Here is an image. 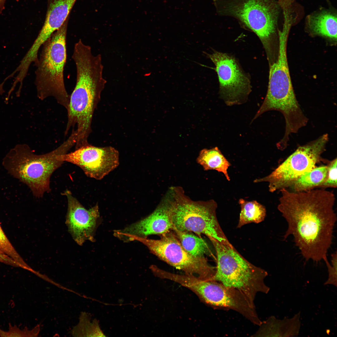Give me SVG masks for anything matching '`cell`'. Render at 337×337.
I'll return each instance as SVG.
<instances>
[{
    "label": "cell",
    "mask_w": 337,
    "mask_h": 337,
    "mask_svg": "<svg viewBox=\"0 0 337 337\" xmlns=\"http://www.w3.org/2000/svg\"><path fill=\"white\" fill-rule=\"evenodd\" d=\"M281 190L277 208L288 224L284 239L292 235L306 260L324 261L332 243L337 220L335 195L323 189L295 192L285 188Z\"/></svg>",
    "instance_id": "6da1fadb"
},
{
    "label": "cell",
    "mask_w": 337,
    "mask_h": 337,
    "mask_svg": "<svg viewBox=\"0 0 337 337\" xmlns=\"http://www.w3.org/2000/svg\"><path fill=\"white\" fill-rule=\"evenodd\" d=\"M72 58L76 66V81L66 109L65 134L76 126V142L83 144L88 142L94 112L106 81L103 76L101 56L93 55L90 48L75 47Z\"/></svg>",
    "instance_id": "7a4b0ae2"
},
{
    "label": "cell",
    "mask_w": 337,
    "mask_h": 337,
    "mask_svg": "<svg viewBox=\"0 0 337 337\" xmlns=\"http://www.w3.org/2000/svg\"><path fill=\"white\" fill-rule=\"evenodd\" d=\"M76 134L72 130L67 139L55 149L46 154H35L26 144L18 145L5 156L3 164L11 175L27 185L33 194L42 197L49 192L53 172L63 163L59 155L65 154L75 145Z\"/></svg>",
    "instance_id": "3957f363"
},
{
    "label": "cell",
    "mask_w": 337,
    "mask_h": 337,
    "mask_svg": "<svg viewBox=\"0 0 337 337\" xmlns=\"http://www.w3.org/2000/svg\"><path fill=\"white\" fill-rule=\"evenodd\" d=\"M215 250L217 266L213 280L244 294L252 303L257 293L267 294L270 288L265 283V270L244 258L230 243L209 238Z\"/></svg>",
    "instance_id": "277c9868"
},
{
    "label": "cell",
    "mask_w": 337,
    "mask_h": 337,
    "mask_svg": "<svg viewBox=\"0 0 337 337\" xmlns=\"http://www.w3.org/2000/svg\"><path fill=\"white\" fill-rule=\"evenodd\" d=\"M165 199L169 208L173 229L203 234L223 243H229L218 223L217 203L213 200L194 201L187 196L182 188H170Z\"/></svg>",
    "instance_id": "5b68a950"
},
{
    "label": "cell",
    "mask_w": 337,
    "mask_h": 337,
    "mask_svg": "<svg viewBox=\"0 0 337 337\" xmlns=\"http://www.w3.org/2000/svg\"><path fill=\"white\" fill-rule=\"evenodd\" d=\"M68 18L43 44L36 66V85L41 100L53 97L67 109L70 95L65 88L63 71L66 61V37Z\"/></svg>",
    "instance_id": "8992f818"
},
{
    "label": "cell",
    "mask_w": 337,
    "mask_h": 337,
    "mask_svg": "<svg viewBox=\"0 0 337 337\" xmlns=\"http://www.w3.org/2000/svg\"><path fill=\"white\" fill-rule=\"evenodd\" d=\"M220 16L232 17L255 33L266 49L276 33L279 7L275 0H213Z\"/></svg>",
    "instance_id": "52a82bcc"
},
{
    "label": "cell",
    "mask_w": 337,
    "mask_h": 337,
    "mask_svg": "<svg viewBox=\"0 0 337 337\" xmlns=\"http://www.w3.org/2000/svg\"><path fill=\"white\" fill-rule=\"evenodd\" d=\"M159 239L135 237L146 246L151 252L160 259L185 275L206 280H213L215 268L205 257L193 256L182 246L173 230L159 235Z\"/></svg>",
    "instance_id": "ba28073f"
},
{
    "label": "cell",
    "mask_w": 337,
    "mask_h": 337,
    "mask_svg": "<svg viewBox=\"0 0 337 337\" xmlns=\"http://www.w3.org/2000/svg\"><path fill=\"white\" fill-rule=\"evenodd\" d=\"M328 139L326 134L300 146L270 174L255 179L254 182H268L271 192L292 185L300 177L315 168Z\"/></svg>",
    "instance_id": "9c48e42d"
},
{
    "label": "cell",
    "mask_w": 337,
    "mask_h": 337,
    "mask_svg": "<svg viewBox=\"0 0 337 337\" xmlns=\"http://www.w3.org/2000/svg\"><path fill=\"white\" fill-rule=\"evenodd\" d=\"M287 43L286 38L279 39L278 57L270 66L267 94L261 105L266 110H276L284 114L295 111L299 106L294 91L289 69Z\"/></svg>",
    "instance_id": "30bf717a"
},
{
    "label": "cell",
    "mask_w": 337,
    "mask_h": 337,
    "mask_svg": "<svg viewBox=\"0 0 337 337\" xmlns=\"http://www.w3.org/2000/svg\"><path fill=\"white\" fill-rule=\"evenodd\" d=\"M206 55L215 66L220 97L228 106L245 102L251 90L250 82L235 59L227 54L216 51Z\"/></svg>",
    "instance_id": "8fae6325"
},
{
    "label": "cell",
    "mask_w": 337,
    "mask_h": 337,
    "mask_svg": "<svg viewBox=\"0 0 337 337\" xmlns=\"http://www.w3.org/2000/svg\"><path fill=\"white\" fill-rule=\"evenodd\" d=\"M58 159L78 166L87 176L97 180L102 179L119 164V153L114 148L89 144L60 155Z\"/></svg>",
    "instance_id": "7c38bea8"
},
{
    "label": "cell",
    "mask_w": 337,
    "mask_h": 337,
    "mask_svg": "<svg viewBox=\"0 0 337 337\" xmlns=\"http://www.w3.org/2000/svg\"><path fill=\"white\" fill-rule=\"evenodd\" d=\"M199 298L203 302L213 307L238 312L255 325L259 326L261 323L255 304L244 294L236 289L227 287L216 281H205Z\"/></svg>",
    "instance_id": "4fadbf2b"
},
{
    "label": "cell",
    "mask_w": 337,
    "mask_h": 337,
    "mask_svg": "<svg viewBox=\"0 0 337 337\" xmlns=\"http://www.w3.org/2000/svg\"><path fill=\"white\" fill-rule=\"evenodd\" d=\"M67 200L66 223L75 241L80 245L87 240L92 241L99 217L98 205L87 209L69 190L63 194Z\"/></svg>",
    "instance_id": "5bb4252c"
},
{
    "label": "cell",
    "mask_w": 337,
    "mask_h": 337,
    "mask_svg": "<svg viewBox=\"0 0 337 337\" xmlns=\"http://www.w3.org/2000/svg\"><path fill=\"white\" fill-rule=\"evenodd\" d=\"M173 229L168 204L164 199L150 215L123 230L115 231V236L124 241H132L135 237H147L159 235Z\"/></svg>",
    "instance_id": "9a60e30c"
},
{
    "label": "cell",
    "mask_w": 337,
    "mask_h": 337,
    "mask_svg": "<svg viewBox=\"0 0 337 337\" xmlns=\"http://www.w3.org/2000/svg\"><path fill=\"white\" fill-rule=\"evenodd\" d=\"M76 0H48L45 21L38 35L41 41L47 40L62 26Z\"/></svg>",
    "instance_id": "2e32d148"
},
{
    "label": "cell",
    "mask_w": 337,
    "mask_h": 337,
    "mask_svg": "<svg viewBox=\"0 0 337 337\" xmlns=\"http://www.w3.org/2000/svg\"><path fill=\"white\" fill-rule=\"evenodd\" d=\"M300 312L291 318L285 317L282 320L274 316L270 317L262 321L257 331L252 336L293 337L298 335L301 325Z\"/></svg>",
    "instance_id": "e0dca14e"
},
{
    "label": "cell",
    "mask_w": 337,
    "mask_h": 337,
    "mask_svg": "<svg viewBox=\"0 0 337 337\" xmlns=\"http://www.w3.org/2000/svg\"><path fill=\"white\" fill-rule=\"evenodd\" d=\"M308 25L314 34L337 40V17L334 13L323 11L309 17Z\"/></svg>",
    "instance_id": "ac0fdd59"
},
{
    "label": "cell",
    "mask_w": 337,
    "mask_h": 337,
    "mask_svg": "<svg viewBox=\"0 0 337 337\" xmlns=\"http://www.w3.org/2000/svg\"><path fill=\"white\" fill-rule=\"evenodd\" d=\"M197 160L205 170H214L222 173L227 179L230 180L227 170L231 164L217 147L202 150Z\"/></svg>",
    "instance_id": "d6986e66"
},
{
    "label": "cell",
    "mask_w": 337,
    "mask_h": 337,
    "mask_svg": "<svg viewBox=\"0 0 337 337\" xmlns=\"http://www.w3.org/2000/svg\"><path fill=\"white\" fill-rule=\"evenodd\" d=\"M183 247L191 255L196 257H205L209 255L210 251L207 243L201 237L188 231L173 230Z\"/></svg>",
    "instance_id": "ffe728a7"
},
{
    "label": "cell",
    "mask_w": 337,
    "mask_h": 337,
    "mask_svg": "<svg viewBox=\"0 0 337 337\" xmlns=\"http://www.w3.org/2000/svg\"><path fill=\"white\" fill-rule=\"evenodd\" d=\"M238 202L241 210L237 228L251 223H259L264 220L266 210L262 205L255 200L249 201L242 198Z\"/></svg>",
    "instance_id": "44dd1931"
},
{
    "label": "cell",
    "mask_w": 337,
    "mask_h": 337,
    "mask_svg": "<svg viewBox=\"0 0 337 337\" xmlns=\"http://www.w3.org/2000/svg\"><path fill=\"white\" fill-rule=\"evenodd\" d=\"M327 172V166L315 167L298 178L292 184L293 188L296 192H300L321 186L326 179Z\"/></svg>",
    "instance_id": "7402d4cb"
},
{
    "label": "cell",
    "mask_w": 337,
    "mask_h": 337,
    "mask_svg": "<svg viewBox=\"0 0 337 337\" xmlns=\"http://www.w3.org/2000/svg\"><path fill=\"white\" fill-rule=\"evenodd\" d=\"M0 251L13 260L18 264L20 267L31 272L33 271L16 251L4 234L0 225Z\"/></svg>",
    "instance_id": "603a6c76"
},
{
    "label": "cell",
    "mask_w": 337,
    "mask_h": 337,
    "mask_svg": "<svg viewBox=\"0 0 337 337\" xmlns=\"http://www.w3.org/2000/svg\"><path fill=\"white\" fill-rule=\"evenodd\" d=\"M40 330L39 325L36 326L32 330L26 328L21 330L16 325L9 324L8 330L5 331L0 328V337H35L38 335Z\"/></svg>",
    "instance_id": "cb8c5ba5"
},
{
    "label": "cell",
    "mask_w": 337,
    "mask_h": 337,
    "mask_svg": "<svg viewBox=\"0 0 337 337\" xmlns=\"http://www.w3.org/2000/svg\"><path fill=\"white\" fill-rule=\"evenodd\" d=\"M331 256V264L329 262L327 258L324 260L327 267L329 273L328 278L324 283V285H333L336 287L337 286L336 252L332 253Z\"/></svg>",
    "instance_id": "d4e9b609"
},
{
    "label": "cell",
    "mask_w": 337,
    "mask_h": 337,
    "mask_svg": "<svg viewBox=\"0 0 337 337\" xmlns=\"http://www.w3.org/2000/svg\"><path fill=\"white\" fill-rule=\"evenodd\" d=\"M337 159L333 160L328 166L326 179L321 186L322 187H337Z\"/></svg>",
    "instance_id": "484cf974"
},
{
    "label": "cell",
    "mask_w": 337,
    "mask_h": 337,
    "mask_svg": "<svg viewBox=\"0 0 337 337\" xmlns=\"http://www.w3.org/2000/svg\"><path fill=\"white\" fill-rule=\"evenodd\" d=\"M7 0H0V14L2 13L3 10L5 8V3ZM18 2L19 0H15Z\"/></svg>",
    "instance_id": "4316f807"
},
{
    "label": "cell",
    "mask_w": 337,
    "mask_h": 337,
    "mask_svg": "<svg viewBox=\"0 0 337 337\" xmlns=\"http://www.w3.org/2000/svg\"><path fill=\"white\" fill-rule=\"evenodd\" d=\"M0 254H1V252H0Z\"/></svg>",
    "instance_id": "83f0119b"
}]
</instances>
